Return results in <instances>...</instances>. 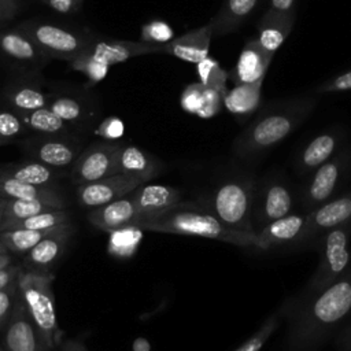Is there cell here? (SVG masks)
Masks as SVG:
<instances>
[{"mask_svg": "<svg viewBox=\"0 0 351 351\" xmlns=\"http://www.w3.org/2000/svg\"><path fill=\"white\" fill-rule=\"evenodd\" d=\"M317 100L315 95H303L270 103L234 138L233 155L243 160H251L266 154L310 117Z\"/></svg>", "mask_w": 351, "mask_h": 351, "instance_id": "cell-2", "label": "cell"}, {"mask_svg": "<svg viewBox=\"0 0 351 351\" xmlns=\"http://www.w3.org/2000/svg\"><path fill=\"white\" fill-rule=\"evenodd\" d=\"M262 80L248 84H237L232 90H228L222 103L236 117H247L252 114L261 103Z\"/></svg>", "mask_w": 351, "mask_h": 351, "instance_id": "cell-31", "label": "cell"}, {"mask_svg": "<svg viewBox=\"0 0 351 351\" xmlns=\"http://www.w3.org/2000/svg\"><path fill=\"white\" fill-rule=\"evenodd\" d=\"M21 298L18 278L0 289V330L11 318L14 308Z\"/></svg>", "mask_w": 351, "mask_h": 351, "instance_id": "cell-41", "label": "cell"}, {"mask_svg": "<svg viewBox=\"0 0 351 351\" xmlns=\"http://www.w3.org/2000/svg\"><path fill=\"white\" fill-rule=\"evenodd\" d=\"M21 148L30 156L55 170H66L73 166L81 151L82 140L78 133L73 134H37L19 141Z\"/></svg>", "mask_w": 351, "mask_h": 351, "instance_id": "cell-10", "label": "cell"}, {"mask_svg": "<svg viewBox=\"0 0 351 351\" xmlns=\"http://www.w3.org/2000/svg\"><path fill=\"white\" fill-rule=\"evenodd\" d=\"M0 173L30 185L53 186L52 184L62 171L48 167L34 159H27L14 163H3L0 165Z\"/></svg>", "mask_w": 351, "mask_h": 351, "instance_id": "cell-30", "label": "cell"}, {"mask_svg": "<svg viewBox=\"0 0 351 351\" xmlns=\"http://www.w3.org/2000/svg\"><path fill=\"white\" fill-rule=\"evenodd\" d=\"M270 8L284 14H295V0H270Z\"/></svg>", "mask_w": 351, "mask_h": 351, "instance_id": "cell-49", "label": "cell"}, {"mask_svg": "<svg viewBox=\"0 0 351 351\" xmlns=\"http://www.w3.org/2000/svg\"><path fill=\"white\" fill-rule=\"evenodd\" d=\"M221 106H222L221 95L218 92H215L214 89L204 86V103L199 112V117L200 118H211L219 112Z\"/></svg>", "mask_w": 351, "mask_h": 351, "instance_id": "cell-45", "label": "cell"}, {"mask_svg": "<svg viewBox=\"0 0 351 351\" xmlns=\"http://www.w3.org/2000/svg\"><path fill=\"white\" fill-rule=\"evenodd\" d=\"M12 263H14V259H12L11 252L0 255V269H4V267H7V266H10Z\"/></svg>", "mask_w": 351, "mask_h": 351, "instance_id": "cell-53", "label": "cell"}, {"mask_svg": "<svg viewBox=\"0 0 351 351\" xmlns=\"http://www.w3.org/2000/svg\"><path fill=\"white\" fill-rule=\"evenodd\" d=\"M8 252V250L0 243V255H3V254H7Z\"/></svg>", "mask_w": 351, "mask_h": 351, "instance_id": "cell-55", "label": "cell"}, {"mask_svg": "<svg viewBox=\"0 0 351 351\" xmlns=\"http://www.w3.org/2000/svg\"><path fill=\"white\" fill-rule=\"evenodd\" d=\"M63 351H88L82 343L77 341V340H69L62 346Z\"/></svg>", "mask_w": 351, "mask_h": 351, "instance_id": "cell-51", "label": "cell"}, {"mask_svg": "<svg viewBox=\"0 0 351 351\" xmlns=\"http://www.w3.org/2000/svg\"><path fill=\"white\" fill-rule=\"evenodd\" d=\"M140 217L132 197L129 195L119 197L107 204L90 208L88 221L103 232H115L118 229L134 226Z\"/></svg>", "mask_w": 351, "mask_h": 351, "instance_id": "cell-22", "label": "cell"}, {"mask_svg": "<svg viewBox=\"0 0 351 351\" xmlns=\"http://www.w3.org/2000/svg\"><path fill=\"white\" fill-rule=\"evenodd\" d=\"M271 58L273 53L263 49L256 38H251L244 44L229 77L234 85L262 80L265 78V73L271 62Z\"/></svg>", "mask_w": 351, "mask_h": 351, "instance_id": "cell-24", "label": "cell"}, {"mask_svg": "<svg viewBox=\"0 0 351 351\" xmlns=\"http://www.w3.org/2000/svg\"><path fill=\"white\" fill-rule=\"evenodd\" d=\"M52 282L53 274L49 271L22 269L18 276L21 299L48 350L56 348L63 337L58 322Z\"/></svg>", "mask_w": 351, "mask_h": 351, "instance_id": "cell-5", "label": "cell"}, {"mask_svg": "<svg viewBox=\"0 0 351 351\" xmlns=\"http://www.w3.org/2000/svg\"><path fill=\"white\" fill-rule=\"evenodd\" d=\"M22 269L23 267H21L19 265H15V263H12L4 269H0V289L4 288L5 285H8L10 282H12L14 280H16L19 273L22 271Z\"/></svg>", "mask_w": 351, "mask_h": 351, "instance_id": "cell-48", "label": "cell"}, {"mask_svg": "<svg viewBox=\"0 0 351 351\" xmlns=\"http://www.w3.org/2000/svg\"><path fill=\"white\" fill-rule=\"evenodd\" d=\"M346 132L340 126H333L311 137L298 152L295 169L299 176H308L324 162L332 158L344 141Z\"/></svg>", "mask_w": 351, "mask_h": 351, "instance_id": "cell-18", "label": "cell"}, {"mask_svg": "<svg viewBox=\"0 0 351 351\" xmlns=\"http://www.w3.org/2000/svg\"><path fill=\"white\" fill-rule=\"evenodd\" d=\"M255 177L247 170L229 173L213 186L199 202L229 228L254 232L251 223V204Z\"/></svg>", "mask_w": 351, "mask_h": 351, "instance_id": "cell-4", "label": "cell"}, {"mask_svg": "<svg viewBox=\"0 0 351 351\" xmlns=\"http://www.w3.org/2000/svg\"><path fill=\"white\" fill-rule=\"evenodd\" d=\"M174 38L171 26L163 19H152L141 26V41L149 44H166Z\"/></svg>", "mask_w": 351, "mask_h": 351, "instance_id": "cell-40", "label": "cell"}, {"mask_svg": "<svg viewBox=\"0 0 351 351\" xmlns=\"http://www.w3.org/2000/svg\"><path fill=\"white\" fill-rule=\"evenodd\" d=\"M48 107L77 132L90 128L100 115L97 99L86 88L52 86Z\"/></svg>", "mask_w": 351, "mask_h": 351, "instance_id": "cell-11", "label": "cell"}, {"mask_svg": "<svg viewBox=\"0 0 351 351\" xmlns=\"http://www.w3.org/2000/svg\"><path fill=\"white\" fill-rule=\"evenodd\" d=\"M125 126L121 118L107 117L95 129V133L107 141H117L123 136Z\"/></svg>", "mask_w": 351, "mask_h": 351, "instance_id": "cell-43", "label": "cell"}, {"mask_svg": "<svg viewBox=\"0 0 351 351\" xmlns=\"http://www.w3.org/2000/svg\"><path fill=\"white\" fill-rule=\"evenodd\" d=\"M337 343H339V346H340L343 350L351 351V325L347 326V328L339 335Z\"/></svg>", "mask_w": 351, "mask_h": 351, "instance_id": "cell-50", "label": "cell"}, {"mask_svg": "<svg viewBox=\"0 0 351 351\" xmlns=\"http://www.w3.org/2000/svg\"><path fill=\"white\" fill-rule=\"evenodd\" d=\"M306 218L307 214L304 213H291L267 223L255 232L252 247L258 250H269L273 247L299 244Z\"/></svg>", "mask_w": 351, "mask_h": 351, "instance_id": "cell-21", "label": "cell"}, {"mask_svg": "<svg viewBox=\"0 0 351 351\" xmlns=\"http://www.w3.org/2000/svg\"><path fill=\"white\" fill-rule=\"evenodd\" d=\"M133 351H149V343L145 339L138 337L133 341Z\"/></svg>", "mask_w": 351, "mask_h": 351, "instance_id": "cell-52", "label": "cell"}, {"mask_svg": "<svg viewBox=\"0 0 351 351\" xmlns=\"http://www.w3.org/2000/svg\"><path fill=\"white\" fill-rule=\"evenodd\" d=\"M67 63L71 70L82 73L90 85L101 82L110 71V66L101 63L100 60L85 52L70 59Z\"/></svg>", "mask_w": 351, "mask_h": 351, "instance_id": "cell-38", "label": "cell"}, {"mask_svg": "<svg viewBox=\"0 0 351 351\" xmlns=\"http://www.w3.org/2000/svg\"><path fill=\"white\" fill-rule=\"evenodd\" d=\"M0 351H5V348H4L1 344H0Z\"/></svg>", "mask_w": 351, "mask_h": 351, "instance_id": "cell-56", "label": "cell"}, {"mask_svg": "<svg viewBox=\"0 0 351 351\" xmlns=\"http://www.w3.org/2000/svg\"><path fill=\"white\" fill-rule=\"evenodd\" d=\"M26 128L32 133L37 134H73L78 133L73 126L64 122L58 117L48 106L26 112L19 114Z\"/></svg>", "mask_w": 351, "mask_h": 351, "instance_id": "cell-32", "label": "cell"}, {"mask_svg": "<svg viewBox=\"0 0 351 351\" xmlns=\"http://www.w3.org/2000/svg\"><path fill=\"white\" fill-rule=\"evenodd\" d=\"M295 22V14H284L269 8L258 23V41L269 53L281 47L291 33Z\"/></svg>", "mask_w": 351, "mask_h": 351, "instance_id": "cell-27", "label": "cell"}, {"mask_svg": "<svg viewBox=\"0 0 351 351\" xmlns=\"http://www.w3.org/2000/svg\"><path fill=\"white\" fill-rule=\"evenodd\" d=\"M351 221V191L329 199L324 204L307 213L306 225L300 236L302 243L318 239L325 230Z\"/></svg>", "mask_w": 351, "mask_h": 351, "instance_id": "cell-17", "label": "cell"}, {"mask_svg": "<svg viewBox=\"0 0 351 351\" xmlns=\"http://www.w3.org/2000/svg\"><path fill=\"white\" fill-rule=\"evenodd\" d=\"M204 103V86L200 82H193L185 86L180 96V106L189 114L199 115Z\"/></svg>", "mask_w": 351, "mask_h": 351, "instance_id": "cell-42", "label": "cell"}, {"mask_svg": "<svg viewBox=\"0 0 351 351\" xmlns=\"http://www.w3.org/2000/svg\"><path fill=\"white\" fill-rule=\"evenodd\" d=\"M184 192L160 184H141L129 193L140 215L158 213L182 202Z\"/></svg>", "mask_w": 351, "mask_h": 351, "instance_id": "cell-26", "label": "cell"}, {"mask_svg": "<svg viewBox=\"0 0 351 351\" xmlns=\"http://www.w3.org/2000/svg\"><path fill=\"white\" fill-rule=\"evenodd\" d=\"M344 90H351V70L322 82L319 86H317L314 93L322 95V93H333V92H344Z\"/></svg>", "mask_w": 351, "mask_h": 351, "instance_id": "cell-44", "label": "cell"}, {"mask_svg": "<svg viewBox=\"0 0 351 351\" xmlns=\"http://www.w3.org/2000/svg\"><path fill=\"white\" fill-rule=\"evenodd\" d=\"M351 169V148H340L313 173L299 193L302 213L307 214L324 204L337 192Z\"/></svg>", "mask_w": 351, "mask_h": 351, "instance_id": "cell-9", "label": "cell"}, {"mask_svg": "<svg viewBox=\"0 0 351 351\" xmlns=\"http://www.w3.org/2000/svg\"><path fill=\"white\" fill-rule=\"evenodd\" d=\"M0 62L14 73H41L51 59L18 25L0 27Z\"/></svg>", "mask_w": 351, "mask_h": 351, "instance_id": "cell-12", "label": "cell"}, {"mask_svg": "<svg viewBox=\"0 0 351 351\" xmlns=\"http://www.w3.org/2000/svg\"><path fill=\"white\" fill-rule=\"evenodd\" d=\"M4 218H5V215H4V208H3L1 202H0V228H1L3 222H4Z\"/></svg>", "mask_w": 351, "mask_h": 351, "instance_id": "cell-54", "label": "cell"}, {"mask_svg": "<svg viewBox=\"0 0 351 351\" xmlns=\"http://www.w3.org/2000/svg\"><path fill=\"white\" fill-rule=\"evenodd\" d=\"M29 133L21 115L4 106H0V147L21 140Z\"/></svg>", "mask_w": 351, "mask_h": 351, "instance_id": "cell-37", "label": "cell"}, {"mask_svg": "<svg viewBox=\"0 0 351 351\" xmlns=\"http://www.w3.org/2000/svg\"><path fill=\"white\" fill-rule=\"evenodd\" d=\"M0 202L4 208V215H5L4 219H21V218H27L49 210L62 208L60 206L47 200H22V199L0 197Z\"/></svg>", "mask_w": 351, "mask_h": 351, "instance_id": "cell-35", "label": "cell"}, {"mask_svg": "<svg viewBox=\"0 0 351 351\" xmlns=\"http://www.w3.org/2000/svg\"><path fill=\"white\" fill-rule=\"evenodd\" d=\"M122 143L100 140L81 151L70 167L71 181L78 186L118 173V152Z\"/></svg>", "mask_w": 351, "mask_h": 351, "instance_id": "cell-14", "label": "cell"}, {"mask_svg": "<svg viewBox=\"0 0 351 351\" xmlns=\"http://www.w3.org/2000/svg\"><path fill=\"white\" fill-rule=\"evenodd\" d=\"M82 1L84 0H41V3H44L52 11L62 15H70L77 12Z\"/></svg>", "mask_w": 351, "mask_h": 351, "instance_id": "cell-46", "label": "cell"}, {"mask_svg": "<svg viewBox=\"0 0 351 351\" xmlns=\"http://www.w3.org/2000/svg\"><path fill=\"white\" fill-rule=\"evenodd\" d=\"M258 4L259 0H223L217 15L210 21L213 36L230 34L239 29Z\"/></svg>", "mask_w": 351, "mask_h": 351, "instance_id": "cell-29", "label": "cell"}, {"mask_svg": "<svg viewBox=\"0 0 351 351\" xmlns=\"http://www.w3.org/2000/svg\"><path fill=\"white\" fill-rule=\"evenodd\" d=\"M166 44H149L144 41H128L107 38L97 34H90V41L85 49V53L96 58L107 66L123 63L132 58L165 52Z\"/></svg>", "mask_w": 351, "mask_h": 351, "instance_id": "cell-15", "label": "cell"}, {"mask_svg": "<svg viewBox=\"0 0 351 351\" xmlns=\"http://www.w3.org/2000/svg\"><path fill=\"white\" fill-rule=\"evenodd\" d=\"M60 226V225H59ZM55 229V228H52ZM52 229L33 230V229H7L0 230V243L11 254H26L41 239H44Z\"/></svg>", "mask_w": 351, "mask_h": 351, "instance_id": "cell-34", "label": "cell"}, {"mask_svg": "<svg viewBox=\"0 0 351 351\" xmlns=\"http://www.w3.org/2000/svg\"><path fill=\"white\" fill-rule=\"evenodd\" d=\"M49 93L41 73H14L0 88V106L18 114L47 107Z\"/></svg>", "mask_w": 351, "mask_h": 351, "instance_id": "cell-13", "label": "cell"}, {"mask_svg": "<svg viewBox=\"0 0 351 351\" xmlns=\"http://www.w3.org/2000/svg\"><path fill=\"white\" fill-rule=\"evenodd\" d=\"M73 233L74 226L71 222L52 229L44 239H41L30 251L25 254V269L49 271V269L66 251Z\"/></svg>", "mask_w": 351, "mask_h": 351, "instance_id": "cell-20", "label": "cell"}, {"mask_svg": "<svg viewBox=\"0 0 351 351\" xmlns=\"http://www.w3.org/2000/svg\"><path fill=\"white\" fill-rule=\"evenodd\" d=\"M18 26L25 30L38 45V48L52 60H66L75 58L85 52L89 41L90 32L75 30L55 22L27 19Z\"/></svg>", "mask_w": 351, "mask_h": 351, "instance_id": "cell-7", "label": "cell"}, {"mask_svg": "<svg viewBox=\"0 0 351 351\" xmlns=\"http://www.w3.org/2000/svg\"><path fill=\"white\" fill-rule=\"evenodd\" d=\"M73 213L67 208H55L45 213H40L27 218L21 219H4L0 230L7 229H33V230H45L52 229L59 225L71 222Z\"/></svg>", "mask_w": 351, "mask_h": 351, "instance_id": "cell-33", "label": "cell"}, {"mask_svg": "<svg viewBox=\"0 0 351 351\" xmlns=\"http://www.w3.org/2000/svg\"><path fill=\"white\" fill-rule=\"evenodd\" d=\"M141 184L145 182L136 177L117 173L93 182L78 185L77 197L80 206L85 208H95L129 195Z\"/></svg>", "mask_w": 351, "mask_h": 351, "instance_id": "cell-16", "label": "cell"}, {"mask_svg": "<svg viewBox=\"0 0 351 351\" xmlns=\"http://www.w3.org/2000/svg\"><path fill=\"white\" fill-rule=\"evenodd\" d=\"M3 347L5 351H49L19 298L14 313L3 328Z\"/></svg>", "mask_w": 351, "mask_h": 351, "instance_id": "cell-19", "label": "cell"}, {"mask_svg": "<svg viewBox=\"0 0 351 351\" xmlns=\"http://www.w3.org/2000/svg\"><path fill=\"white\" fill-rule=\"evenodd\" d=\"M213 27L208 22L204 26L186 32L185 34L166 43L165 52L188 63H199L208 56Z\"/></svg>", "mask_w": 351, "mask_h": 351, "instance_id": "cell-25", "label": "cell"}, {"mask_svg": "<svg viewBox=\"0 0 351 351\" xmlns=\"http://www.w3.org/2000/svg\"><path fill=\"white\" fill-rule=\"evenodd\" d=\"M196 70H197L200 84L206 88H210L218 92L223 100L225 95L228 93L226 81L229 74L219 66L218 60L207 56L199 63H196Z\"/></svg>", "mask_w": 351, "mask_h": 351, "instance_id": "cell-36", "label": "cell"}, {"mask_svg": "<svg viewBox=\"0 0 351 351\" xmlns=\"http://www.w3.org/2000/svg\"><path fill=\"white\" fill-rule=\"evenodd\" d=\"M19 1H21V0H19Z\"/></svg>", "mask_w": 351, "mask_h": 351, "instance_id": "cell-58", "label": "cell"}, {"mask_svg": "<svg viewBox=\"0 0 351 351\" xmlns=\"http://www.w3.org/2000/svg\"><path fill=\"white\" fill-rule=\"evenodd\" d=\"M134 228L159 233L206 237L239 247H252L255 234V232L226 226L203 206L191 202H181L170 208L140 215Z\"/></svg>", "mask_w": 351, "mask_h": 351, "instance_id": "cell-3", "label": "cell"}, {"mask_svg": "<svg viewBox=\"0 0 351 351\" xmlns=\"http://www.w3.org/2000/svg\"><path fill=\"white\" fill-rule=\"evenodd\" d=\"M295 204V191L289 181L281 174L270 173L259 181H255L251 204V223L254 232L291 214Z\"/></svg>", "mask_w": 351, "mask_h": 351, "instance_id": "cell-8", "label": "cell"}, {"mask_svg": "<svg viewBox=\"0 0 351 351\" xmlns=\"http://www.w3.org/2000/svg\"><path fill=\"white\" fill-rule=\"evenodd\" d=\"M49 351H55V348H53V350H49ZM62 351H63V350H62Z\"/></svg>", "mask_w": 351, "mask_h": 351, "instance_id": "cell-57", "label": "cell"}, {"mask_svg": "<svg viewBox=\"0 0 351 351\" xmlns=\"http://www.w3.org/2000/svg\"><path fill=\"white\" fill-rule=\"evenodd\" d=\"M165 171L166 165L155 155L133 144H121L118 152V173L132 176L147 182L159 177Z\"/></svg>", "mask_w": 351, "mask_h": 351, "instance_id": "cell-23", "label": "cell"}, {"mask_svg": "<svg viewBox=\"0 0 351 351\" xmlns=\"http://www.w3.org/2000/svg\"><path fill=\"white\" fill-rule=\"evenodd\" d=\"M351 221L325 230L318 237L319 261L303 293L322 291L337 281L350 269Z\"/></svg>", "mask_w": 351, "mask_h": 351, "instance_id": "cell-6", "label": "cell"}, {"mask_svg": "<svg viewBox=\"0 0 351 351\" xmlns=\"http://www.w3.org/2000/svg\"><path fill=\"white\" fill-rule=\"evenodd\" d=\"M0 197L22 200H47L67 208L69 203L53 186L30 185L0 173Z\"/></svg>", "mask_w": 351, "mask_h": 351, "instance_id": "cell-28", "label": "cell"}, {"mask_svg": "<svg viewBox=\"0 0 351 351\" xmlns=\"http://www.w3.org/2000/svg\"><path fill=\"white\" fill-rule=\"evenodd\" d=\"M21 10L19 0H0V25L12 21Z\"/></svg>", "mask_w": 351, "mask_h": 351, "instance_id": "cell-47", "label": "cell"}, {"mask_svg": "<svg viewBox=\"0 0 351 351\" xmlns=\"http://www.w3.org/2000/svg\"><path fill=\"white\" fill-rule=\"evenodd\" d=\"M285 310H287V303L278 311L271 314L262 324V326L251 337H248L239 348H236L234 351H261L263 344L269 340V337L274 333V330L280 325L281 315L285 313Z\"/></svg>", "mask_w": 351, "mask_h": 351, "instance_id": "cell-39", "label": "cell"}, {"mask_svg": "<svg viewBox=\"0 0 351 351\" xmlns=\"http://www.w3.org/2000/svg\"><path fill=\"white\" fill-rule=\"evenodd\" d=\"M291 304L287 351H315L351 313V266L328 288Z\"/></svg>", "mask_w": 351, "mask_h": 351, "instance_id": "cell-1", "label": "cell"}]
</instances>
